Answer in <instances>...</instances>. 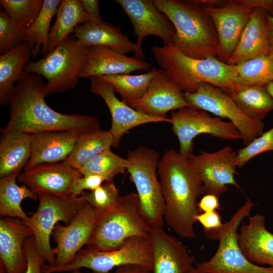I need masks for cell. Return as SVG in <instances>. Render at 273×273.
<instances>
[{
  "label": "cell",
  "instance_id": "obj_1",
  "mask_svg": "<svg viewBox=\"0 0 273 273\" xmlns=\"http://www.w3.org/2000/svg\"><path fill=\"white\" fill-rule=\"evenodd\" d=\"M9 105L10 119L4 131L19 130L28 134L55 130L80 133L101 129L95 116L63 114L44 100L46 83L40 75L24 71L17 82Z\"/></svg>",
  "mask_w": 273,
  "mask_h": 273
},
{
  "label": "cell",
  "instance_id": "obj_2",
  "mask_svg": "<svg viewBox=\"0 0 273 273\" xmlns=\"http://www.w3.org/2000/svg\"><path fill=\"white\" fill-rule=\"evenodd\" d=\"M157 172L164 201V221L179 237L194 238L196 217L200 213L198 198L205 194L202 183L188 159L173 149L160 157Z\"/></svg>",
  "mask_w": 273,
  "mask_h": 273
},
{
  "label": "cell",
  "instance_id": "obj_3",
  "mask_svg": "<svg viewBox=\"0 0 273 273\" xmlns=\"http://www.w3.org/2000/svg\"><path fill=\"white\" fill-rule=\"evenodd\" d=\"M151 51L158 65L186 93H194L200 83L211 84L228 94L238 85L236 65L210 57L196 59L183 54L174 46H153Z\"/></svg>",
  "mask_w": 273,
  "mask_h": 273
},
{
  "label": "cell",
  "instance_id": "obj_4",
  "mask_svg": "<svg viewBox=\"0 0 273 273\" xmlns=\"http://www.w3.org/2000/svg\"><path fill=\"white\" fill-rule=\"evenodd\" d=\"M175 30L173 46L196 59L218 58L219 43L215 25L203 8L193 1L153 0Z\"/></svg>",
  "mask_w": 273,
  "mask_h": 273
},
{
  "label": "cell",
  "instance_id": "obj_5",
  "mask_svg": "<svg viewBox=\"0 0 273 273\" xmlns=\"http://www.w3.org/2000/svg\"><path fill=\"white\" fill-rule=\"evenodd\" d=\"M88 51V48L71 34L43 58L30 60L24 70L46 78L45 96L64 92L76 87Z\"/></svg>",
  "mask_w": 273,
  "mask_h": 273
},
{
  "label": "cell",
  "instance_id": "obj_6",
  "mask_svg": "<svg viewBox=\"0 0 273 273\" xmlns=\"http://www.w3.org/2000/svg\"><path fill=\"white\" fill-rule=\"evenodd\" d=\"M254 204L247 200L231 219L220 227L204 230L206 237L218 241L215 254L209 260L196 263L200 271L206 273H273V267H262L249 260L242 251L238 240V228L250 216Z\"/></svg>",
  "mask_w": 273,
  "mask_h": 273
},
{
  "label": "cell",
  "instance_id": "obj_7",
  "mask_svg": "<svg viewBox=\"0 0 273 273\" xmlns=\"http://www.w3.org/2000/svg\"><path fill=\"white\" fill-rule=\"evenodd\" d=\"M130 264L152 271L153 254L150 237H130L120 248L112 251H98L87 247L81 249L67 264L55 266L44 263L41 269L43 273H55L86 268L94 273H110L114 268Z\"/></svg>",
  "mask_w": 273,
  "mask_h": 273
},
{
  "label": "cell",
  "instance_id": "obj_8",
  "mask_svg": "<svg viewBox=\"0 0 273 273\" xmlns=\"http://www.w3.org/2000/svg\"><path fill=\"white\" fill-rule=\"evenodd\" d=\"M151 229L140 211L138 194L130 193L100 217L87 247L102 251L116 250L130 237H149Z\"/></svg>",
  "mask_w": 273,
  "mask_h": 273
},
{
  "label": "cell",
  "instance_id": "obj_9",
  "mask_svg": "<svg viewBox=\"0 0 273 273\" xmlns=\"http://www.w3.org/2000/svg\"><path fill=\"white\" fill-rule=\"evenodd\" d=\"M160 158L158 152L144 146L127 153V171L136 187L140 211L151 228L163 227L164 222V201L157 172Z\"/></svg>",
  "mask_w": 273,
  "mask_h": 273
},
{
  "label": "cell",
  "instance_id": "obj_10",
  "mask_svg": "<svg viewBox=\"0 0 273 273\" xmlns=\"http://www.w3.org/2000/svg\"><path fill=\"white\" fill-rule=\"evenodd\" d=\"M37 210L22 220L33 233L36 248L50 265H54L56 255L51 248L50 238L59 221L69 224L77 212L87 203L84 195L61 197L49 194L38 195Z\"/></svg>",
  "mask_w": 273,
  "mask_h": 273
},
{
  "label": "cell",
  "instance_id": "obj_11",
  "mask_svg": "<svg viewBox=\"0 0 273 273\" xmlns=\"http://www.w3.org/2000/svg\"><path fill=\"white\" fill-rule=\"evenodd\" d=\"M170 116L172 129L179 144L178 153L187 159L194 154V139L201 134L224 140H242L232 122L211 116L203 110L187 107L172 111Z\"/></svg>",
  "mask_w": 273,
  "mask_h": 273
},
{
  "label": "cell",
  "instance_id": "obj_12",
  "mask_svg": "<svg viewBox=\"0 0 273 273\" xmlns=\"http://www.w3.org/2000/svg\"><path fill=\"white\" fill-rule=\"evenodd\" d=\"M184 95L192 107L230 120L239 131L246 145L263 132L264 124L262 121L247 116L228 94L216 86L202 82L195 93H184Z\"/></svg>",
  "mask_w": 273,
  "mask_h": 273
},
{
  "label": "cell",
  "instance_id": "obj_13",
  "mask_svg": "<svg viewBox=\"0 0 273 273\" xmlns=\"http://www.w3.org/2000/svg\"><path fill=\"white\" fill-rule=\"evenodd\" d=\"M237 152L225 146L212 153L202 151L193 154L188 161L202 183L205 194L219 198L228 190V185L239 188L235 177L237 174L235 162Z\"/></svg>",
  "mask_w": 273,
  "mask_h": 273
},
{
  "label": "cell",
  "instance_id": "obj_14",
  "mask_svg": "<svg viewBox=\"0 0 273 273\" xmlns=\"http://www.w3.org/2000/svg\"><path fill=\"white\" fill-rule=\"evenodd\" d=\"M101 215L86 203L65 225L58 223L51 236L56 244L55 266H62L71 261L84 245L87 246Z\"/></svg>",
  "mask_w": 273,
  "mask_h": 273
},
{
  "label": "cell",
  "instance_id": "obj_15",
  "mask_svg": "<svg viewBox=\"0 0 273 273\" xmlns=\"http://www.w3.org/2000/svg\"><path fill=\"white\" fill-rule=\"evenodd\" d=\"M128 16L137 36L135 44L142 58L145 55L142 42L147 36L160 37L164 45H173L176 33L175 29L166 15L160 11L151 0H116Z\"/></svg>",
  "mask_w": 273,
  "mask_h": 273
},
{
  "label": "cell",
  "instance_id": "obj_16",
  "mask_svg": "<svg viewBox=\"0 0 273 273\" xmlns=\"http://www.w3.org/2000/svg\"><path fill=\"white\" fill-rule=\"evenodd\" d=\"M82 176L78 169L61 162L40 164L24 170L17 180L37 196L49 194L66 198L71 196L75 183Z\"/></svg>",
  "mask_w": 273,
  "mask_h": 273
},
{
  "label": "cell",
  "instance_id": "obj_17",
  "mask_svg": "<svg viewBox=\"0 0 273 273\" xmlns=\"http://www.w3.org/2000/svg\"><path fill=\"white\" fill-rule=\"evenodd\" d=\"M90 92L100 96L107 105L111 116L109 131L113 139V147L118 148L123 135L136 126L149 123L167 122L170 118H159L143 114L130 107L115 95V91L108 83L97 77L90 78Z\"/></svg>",
  "mask_w": 273,
  "mask_h": 273
},
{
  "label": "cell",
  "instance_id": "obj_18",
  "mask_svg": "<svg viewBox=\"0 0 273 273\" xmlns=\"http://www.w3.org/2000/svg\"><path fill=\"white\" fill-rule=\"evenodd\" d=\"M202 7L211 18L216 30L219 43L217 59L227 63L253 9L239 4L236 0L228 1L222 6Z\"/></svg>",
  "mask_w": 273,
  "mask_h": 273
},
{
  "label": "cell",
  "instance_id": "obj_19",
  "mask_svg": "<svg viewBox=\"0 0 273 273\" xmlns=\"http://www.w3.org/2000/svg\"><path fill=\"white\" fill-rule=\"evenodd\" d=\"M128 105L147 115L164 118H168L166 114L169 111L192 107L181 87L161 69L145 94Z\"/></svg>",
  "mask_w": 273,
  "mask_h": 273
},
{
  "label": "cell",
  "instance_id": "obj_20",
  "mask_svg": "<svg viewBox=\"0 0 273 273\" xmlns=\"http://www.w3.org/2000/svg\"><path fill=\"white\" fill-rule=\"evenodd\" d=\"M150 238L153 254L151 273H187L193 266L194 258L187 248L163 227L151 228Z\"/></svg>",
  "mask_w": 273,
  "mask_h": 273
},
{
  "label": "cell",
  "instance_id": "obj_21",
  "mask_svg": "<svg viewBox=\"0 0 273 273\" xmlns=\"http://www.w3.org/2000/svg\"><path fill=\"white\" fill-rule=\"evenodd\" d=\"M33 236L31 230L17 218L0 219V263L6 273H25L27 268L24 244Z\"/></svg>",
  "mask_w": 273,
  "mask_h": 273
},
{
  "label": "cell",
  "instance_id": "obj_22",
  "mask_svg": "<svg viewBox=\"0 0 273 273\" xmlns=\"http://www.w3.org/2000/svg\"><path fill=\"white\" fill-rule=\"evenodd\" d=\"M137 70L149 71L150 64L125 54L101 47L88 48L86 62L79 78L98 77L106 75L129 74Z\"/></svg>",
  "mask_w": 273,
  "mask_h": 273
},
{
  "label": "cell",
  "instance_id": "obj_23",
  "mask_svg": "<svg viewBox=\"0 0 273 273\" xmlns=\"http://www.w3.org/2000/svg\"><path fill=\"white\" fill-rule=\"evenodd\" d=\"M80 133L55 130L31 134V157L24 170L40 164L64 161L72 152Z\"/></svg>",
  "mask_w": 273,
  "mask_h": 273
},
{
  "label": "cell",
  "instance_id": "obj_24",
  "mask_svg": "<svg viewBox=\"0 0 273 273\" xmlns=\"http://www.w3.org/2000/svg\"><path fill=\"white\" fill-rule=\"evenodd\" d=\"M266 14L261 8L253 9L227 63L238 65L257 57L270 55Z\"/></svg>",
  "mask_w": 273,
  "mask_h": 273
},
{
  "label": "cell",
  "instance_id": "obj_25",
  "mask_svg": "<svg viewBox=\"0 0 273 273\" xmlns=\"http://www.w3.org/2000/svg\"><path fill=\"white\" fill-rule=\"evenodd\" d=\"M248 223L242 225L238 235L240 248L246 257L255 264L273 267V234L265 225V217L249 216Z\"/></svg>",
  "mask_w": 273,
  "mask_h": 273
},
{
  "label": "cell",
  "instance_id": "obj_26",
  "mask_svg": "<svg viewBox=\"0 0 273 273\" xmlns=\"http://www.w3.org/2000/svg\"><path fill=\"white\" fill-rule=\"evenodd\" d=\"M73 35L88 48H105L124 54L133 52L136 58L143 60L135 43L131 41L119 27L104 21L78 25Z\"/></svg>",
  "mask_w": 273,
  "mask_h": 273
},
{
  "label": "cell",
  "instance_id": "obj_27",
  "mask_svg": "<svg viewBox=\"0 0 273 273\" xmlns=\"http://www.w3.org/2000/svg\"><path fill=\"white\" fill-rule=\"evenodd\" d=\"M31 153V134L19 130L2 131L0 140V177L20 174Z\"/></svg>",
  "mask_w": 273,
  "mask_h": 273
},
{
  "label": "cell",
  "instance_id": "obj_28",
  "mask_svg": "<svg viewBox=\"0 0 273 273\" xmlns=\"http://www.w3.org/2000/svg\"><path fill=\"white\" fill-rule=\"evenodd\" d=\"M32 56L28 45L24 42L0 56V104L9 105L16 86Z\"/></svg>",
  "mask_w": 273,
  "mask_h": 273
},
{
  "label": "cell",
  "instance_id": "obj_29",
  "mask_svg": "<svg viewBox=\"0 0 273 273\" xmlns=\"http://www.w3.org/2000/svg\"><path fill=\"white\" fill-rule=\"evenodd\" d=\"M56 15L55 22L50 31L44 55L53 51L71 33L73 34L76 26L89 22L81 0L61 1Z\"/></svg>",
  "mask_w": 273,
  "mask_h": 273
},
{
  "label": "cell",
  "instance_id": "obj_30",
  "mask_svg": "<svg viewBox=\"0 0 273 273\" xmlns=\"http://www.w3.org/2000/svg\"><path fill=\"white\" fill-rule=\"evenodd\" d=\"M113 139L101 129L81 133L68 157L63 162L78 170L99 154L111 149Z\"/></svg>",
  "mask_w": 273,
  "mask_h": 273
},
{
  "label": "cell",
  "instance_id": "obj_31",
  "mask_svg": "<svg viewBox=\"0 0 273 273\" xmlns=\"http://www.w3.org/2000/svg\"><path fill=\"white\" fill-rule=\"evenodd\" d=\"M228 94L251 118L262 121L273 110V100L264 86L237 85Z\"/></svg>",
  "mask_w": 273,
  "mask_h": 273
},
{
  "label": "cell",
  "instance_id": "obj_32",
  "mask_svg": "<svg viewBox=\"0 0 273 273\" xmlns=\"http://www.w3.org/2000/svg\"><path fill=\"white\" fill-rule=\"evenodd\" d=\"M18 175L13 174L0 179V215L22 220L28 216L21 207V202L27 198L36 200L38 196L25 185L17 184Z\"/></svg>",
  "mask_w": 273,
  "mask_h": 273
},
{
  "label": "cell",
  "instance_id": "obj_33",
  "mask_svg": "<svg viewBox=\"0 0 273 273\" xmlns=\"http://www.w3.org/2000/svg\"><path fill=\"white\" fill-rule=\"evenodd\" d=\"M158 71L152 67L146 73L138 75L119 74L97 78L110 84L120 95L121 100L128 105L145 94Z\"/></svg>",
  "mask_w": 273,
  "mask_h": 273
},
{
  "label": "cell",
  "instance_id": "obj_34",
  "mask_svg": "<svg viewBox=\"0 0 273 273\" xmlns=\"http://www.w3.org/2000/svg\"><path fill=\"white\" fill-rule=\"evenodd\" d=\"M61 1L44 0L41 11L31 26L24 33L25 42L29 47L32 58L40 52L46 54L49 42L51 23Z\"/></svg>",
  "mask_w": 273,
  "mask_h": 273
},
{
  "label": "cell",
  "instance_id": "obj_35",
  "mask_svg": "<svg viewBox=\"0 0 273 273\" xmlns=\"http://www.w3.org/2000/svg\"><path fill=\"white\" fill-rule=\"evenodd\" d=\"M238 85L265 86L273 81V56L257 57L236 65Z\"/></svg>",
  "mask_w": 273,
  "mask_h": 273
},
{
  "label": "cell",
  "instance_id": "obj_36",
  "mask_svg": "<svg viewBox=\"0 0 273 273\" xmlns=\"http://www.w3.org/2000/svg\"><path fill=\"white\" fill-rule=\"evenodd\" d=\"M43 2L44 0L0 1L17 31L23 35L38 16Z\"/></svg>",
  "mask_w": 273,
  "mask_h": 273
},
{
  "label": "cell",
  "instance_id": "obj_37",
  "mask_svg": "<svg viewBox=\"0 0 273 273\" xmlns=\"http://www.w3.org/2000/svg\"><path fill=\"white\" fill-rule=\"evenodd\" d=\"M128 162L114 154L110 149L97 155L79 169L82 175L95 174L106 177L112 181L118 174H123L127 170Z\"/></svg>",
  "mask_w": 273,
  "mask_h": 273
},
{
  "label": "cell",
  "instance_id": "obj_38",
  "mask_svg": "<svg viewBox=\"0 0 273 273\" xmlns=\"http://www.w3.org/2000/svg\"><path fill=\"white\" fill-rule=\"evenodd\" d=\"M82 194L87 203L101 216L115 208L122 197L112 181H105L97 189Z\"/></svg>",
  "mask_w": 273,
  "mask_h": 273
},
{
  "label": "cell",
  "instance_id": "obj_39",
  "mask_svg": "<svg viewBox=\"0 0 273 273\" xmlns=\"http://www.w3.org/2000/svg\"><path fill=\"white\" fill-rule=\"evenodd\" d=\"M268 151H273V127L262 133L237 152L236 165L242 167L257 155Z\"/></svg>",
  "mask_w": 273,
  "mask_h": 273
},
{
  "label": "cell",
  "instance_id": "obj_40",
  "mask_svg": "<svg viewBox=\"0 0 273 273\" xmlns=\"http://www.w3.org/2000/svg\"><path fill=\"white\" fill-rule=\"evenodd\" d=\"M25 42L5 10L0 11V54L2 55Z\"/></svg>",
  "mask_w": 273,
  "mask_h": 273
},
{
  "label": "cell",
  "instance_id": "obj_41",
  "mask_svg": "<svg viewBox=\"0 0 273 273\" xmlns=\"http://www.w3.org/2000/svg\"><path fill=\"white\" fill-rule=\"evenodd\" d=\"M24 250L27 258V268L25 273H43L41 267L46 260L38 252L33 236L26 239Z\"/></svg>",
  "mask_w": 273,
  "mask_h": 273
},
{
  "label": "cell",
  "instance_id": "obj_42",
  "mask_svg": "<svg viewBox=\"0 0 273 273\" xmlns=\"http://www.w3.org/2000/svg\"><path fill=\"white\" fill-rule=\"evenodd\" d=\"M104 181H108L103 176L87 174L82 175L75 183L71 191V195L79 196L84 190L93 191L100 187Z\"/></svg>",
  "mask_w": 273,
  "mask_h": 273
},
{
  "label": "cell",
  "instance_id": "obj_43",
  "mask_svg": "<svg viewBox=\"0 0 273 273\" xmlns=\"http://www.w3.org/2000/svg\"><path fill=\"white\" fill-rule=\"evenodd\" d=\"M196 220L203 226L204 230L216 229L223 224L216 210L199 213L196 217Z\"/></svg>",
  "mask_w": 273,
  "mask_h": 273
},
{
  "label": "cell",
  "instance_id": "obj_44",
  "mask_svg": "<svg viewBox=\"0 0 273 273\" xmlns=\"http://www.w3.org/2000/svg\"><path fill=\"white\" fill-rule=\"evenodd\" d=\"M82 7L88 17L89 22L101 23L103 21L100 13L98 0H81Z\"/></svg>",
  "mask_w": 273,
  "mask_h": 273
},
{
  "label": "cell",
  "instance_id": "obj_45",
  "mask_svg": "<svg viewBox=\"0 0 273 273\" xmlns=\"http://www.w3.org/2000/svg\"><path fill=\"white\" fill-rule=\"evenodd\" d=\"M199 211L202 212L215 211L220 207L219 198L216 196L206 194L198 203Z\"/></svg>",
  "mask_w": 273,
  "mask_h": 273
},
{
  "label": "cell",
  "instance_id": "obj_46",
  "mask_svg": "<svg viewBox=\"0 0 273 273\" xmlns=\"http://www.w3.org/2000/svg\"><path fill=\"white\" fill-rule=\"evenodd\" d=\"M240 5L254 9L261 8L268 14L273 16V0H236Z\"/></svg>",
  "mask_w": 273,
  "mask_h": 273
},
{
  "label": "cell",
  "instance_id": "obj_47",
  "mask_svg": "<svg viewBox=\"0 0 273 273\" xmlns=\"http://www.w3.org/2000/svg\"><path fill=\"white\" fill-rule=\"evenodd\" d=\"M113 273H151V271L142 266L130 264L116 267Z\"/></svg>",
  "mask_w": 273,
  "mask_h": 273
},
{
  "label": "cell",
  "instance_id": "obj_48",
  "mask_svg": "<svg viewBox=\"0 0 273 273\" xmlns=\"http://www.w3.org/2000/svg\"><path fill=\"white\" fill-rule=\"evenodd\" d=\"M266 27L270 55L273 56V16L266 13Z\"/></svg>",
  "mask_w": 273,
  "mask_h": 273
},
{
  "label": "cell",
  "instance_id": "obj_49",
  "mask_svg": "<svg viewBox=\"0 0 273 273\" xmlns=\"http://www.w3.org/2000/svg\"><path fill=\"white\" fill-rule=\"evenodd\" d=\"M264 87L273 100V81L268 83Z\"/></svg>",
  "mask_w": 273,
  "mask_h": 273
},
{
  "label": "cell",
  "instance_id": "obj_50",
  "mask_svg": "<svg viewBox=\"0 0 273 273\" xmlns=\"http://www.w3.org/2000/svg\"><path fill=\"white\" fill-rule=\"evenodd\" d=\"M187 273H206L200 271L196 267L192 266Z\"/></svg>",
  "mask_w": 273,
  "mask_h": 273
},
{
  "label": "cell",
  "instance_id": "obj_51",
  "mask_svg": "<svg viewBox=\"0 0 273 273\" xmlns=\"http://www.w3.org/2000/svg\"><path fill=\"white\" fill-rule=\"evenodd\" d=\"M70 273H82L80 269H76L73 271H70Z\"/></svg>",
  "mask_w": 273,
  "mask_h": 273
}]
</instances>
